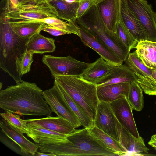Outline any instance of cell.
<instances>
[{
	"label": "cell",
	"instance_id": "obj_1",
	"mask_svg": "<svg viewBox=\"0 0 156 156\" xmlns=\"http://www.w3.org/2000/svg\"><path fill=\"white\" fill-rule=\"evenodd\" d=\"M35 83L23 80L0 91V107L21 115H51L52 112Z\"/></svg>",
	"mask_w": 156,
	"mask_h": 156
},
{
	"label": "cell",
	"instance_id": "obj_2",
	"mask_svg": "<svg viewBox=\"0 0 156 156\" xmlns=\"http://www.w3.org/2000/svg\"><path fill=\"white\" fill-rule=\"evenodd\" d=\"M67 140L53 144H38L42 152L52 153L57 156H119L108 147L89 131L88 128L76 130L67 135Z\"/></svg>",
	"mask_w": 156,
	"mask_h": 156
},
{
	"label": "cell",
	"instance_id": "obj_3",
	"mask_svg": "<svg viewBox=\"0 0 156 156\" xmlns=\"http://www.w3.org/2000/svg\"><path fill=\"white\" fill-rule=\"evenodd\" d=\"M29 40L19 37L6 20L0 19V67L16 83L23 81L20 63Z\"/></svg>",
	"mask_w": 156,
	"mask_h": 156
},
{
	"label": "cell",
	"instance_id": "obj_4",
	"mask_svg": "<svg viewBox=\"0 0 156 156\" xmlns=\"http://www.w3.org/2000/svg\"><path fill=\"white\" fill-rule=\"evenodd\" d=\"M76 22L111 49L123 62L126 60L130 51L115 33L109 30L105 24L96 4L77 19Z\"/></svg>",
	"mask_w": 156,
	"mask_h": 156
},
{
	"label": "cell",
	"instance_id": "obj_5",
	"mask_svg": "<svg viewBox=\"0 0 156 156\" xmlns=\"http://www.w3.org/2000/svg\"><path fill=\"white\" fill-rule=\"evenodd\" d=\"M54 78L93 122L99 102L96 85L85 80L81 76H58Z\"/></svg>",
	"mask_w": 156,
	"mask_h": 156
},
{
	"label": "cell",
	"instance_id": "obj_6",
	"mask_svg": "<svg viewBox=\"0 0 156 156\" xmlns=\"http://www.w3.org/2000/svg\"><path fill=\"white\" fill-rule=\"evenodd\" d=\"M5 5L2 8L0 18L9 23L38 20L58 16L55 8L48 0H34L20 4L16 8H10L8 0H6Z\"/></svg>",
	"mask_w": 156,
	"mask_h": 156
},
{
	"label": "cell",
	"instance_id": "obj_7",
	"mask_svg": "<svg viewBox=\"0 0 156 156\" xmlns=\"http://www.w3.org/2000/svg\"><path fill=\"white\" fill-rule=\"evenodd\" d=\"M42 60L54 78L62 75L81 76L90 64L78 60L70 56L56 57L44 55Z\"/></svg>",
	"mask_w": 156,
	"mask_h": 156
},
{
	"label": "cell",
	"instance_id": "obj_8",
	"mask_svg": "<svg viewBox=\"0 0 156 156\" xmlns=\"http://www.w3.org/2000/svg\"><path fill=\"white\" fill-rule=\"evenodd\" d=\"M42 94L52 112L72 123L76 128L82 126L78 118L72 110L54 81L52 87L43 91Z\"/></svg>",
	"mask_w": 156,
	"mask_h": 156
},
{
	"label": "cell",
	"instance_id": "obj_9",
	"mask_svg": "<svg viewBox=\"0 0 156 156\" xmlns=\"http://www.w3.org/2000/svg\"><path fill=\"white\" fill-rule=\"evenodd\" d=\"M125 64L133 73L144 93L156 96V80L152 76V70L144 64L135 51L129 53Z\"/></svg>",
	"mask_w": 156,
	"mask_h": 156
},
{
	"label": "cell",
	"instance_id": "obj_10",
	"mask_svg": "<svg viewBox=\"0 0 156 156\" xmlns=\"http://www.w3.org/2000/svg\"><path fill=\"white\" fill-rule=\"evenodd\" d=\"M145 29L148 41L156 42L154 12L147 0H124Z\"/></svg>",
	"mask_w": 156,
	"mask_h": 156
},
{
	"label": "cell",
	"instance_id": "obj_11",
	"mask_svg": "<svg viewBox=\"0 0 156 156\" xmlns=\"http://www.w3.org/2000/svg\"><path fill=\"white\" fill-rule=\"evenodd\" d=\"M118 121L109 103L99 101L94 125L119 142Z\"/></svg>",
	"mask_w": 156,
	"mask_h": 156
},
{
	"label": "cell",
	"instance_id": "obj_12",
	"mask_svg": "<svg viewBox=\"0 0 156 156\" xmlns=\"http://www.w3.org/2000/svg\"><path fill=\"white\" fill-rule=\"evenodd\" d=\"M119 122L135 137H140L132 112L133 109L125 97L108 102Z\"/></svg>",
	"mask_w": 156,
	"mask_h": 156
},
{
	"label": "cell",
	"instance_id": "obj_13",
	"mask_svg": "<svg viewBox=\"0 0 156 156\" xmlns=\"http://www.w3.org/2000/svg\"><path fill=\"white\" fill-rule=\"evenodd\" d=\"M78 25L81 35L80 38L85 46L93 49L103 59L112 65L118 66L123 64V62L111 49L82 27Z\"/></svg>",
	"mask_w": 156,
	"mask_h": 156
},
{
	"label": "cell",
	"instance_id": "obj_14",
	"mask_svg": "<svg viewBox=\"0 0 156 156\" xmlns=\"http://www.w3.org/2000/svg\"><path fill=\"white\" fill-rule=\"evenodd\" d=\"M28 126L40 127L60 133L68 135L75 130V126L66 119L59 116L23 120Z\"/></svg>",
	"mask_w": 156,
	"mask_h": 156
},
{
	"label": "cell",
	"instance_id": "obj_15",
	"mask_svg": "<svg viewBox=\"0 0 156 156\" xmlns=\"http://www.w3.org/2000/svg\"><path fill=\"white\" fill-rule=\"evenodd\" d=\"M117 129L119 142L126 150L128 155L144 156L148 153L149 149L145 145L142 137H135L118 121Z\"/></svg>",
	"mask_w": 156,
	"mask_h": 156
},
{
	"label": "cell",
	"instance_id": "obj_16",
	"mask_svg": "<svg viewBox=\"0 0 156 156\" xmlns=\"http://www.w3.org/2000/svg\"><path fill=\"white\" fill-rule=\"evenodd\" d=\"M96 5L105 24L115 33L117 23L121 18V0H105Z\"/></svg>",
	"mask_w": 156,
	"mask_h": 156
},
{
	"label": "cell",
	"instance_id": "obj_17",
	"mask_svg": "<svg viewBox=\"0 0 156 156\" xmlns=\"http://www.w3.org/2000/svg\"><path fill=\"white\" fill-rule=\"evenodd\" d=\"M121 13L124 24L137 42L147 40L145 29L124 0H121Z\"/></svg>",
	"mask_w": 156,
	"mask_h": 156
},
{
	"label": "cell",
	"instance_id": "obj_18",
	"mask_svg": "<svg viewBox=\"0 0 156 156\" xmlns=\"http://www.w3.org/2000/svg\"><path fill=\"white\" fill-rule=\"evenodd\" d=\"M2 132L20 147V151L26 155H35L38 149V144L34 143L15 130L4 119L0 122Z\"/></svg>",
	"mask_w": 156,
	"mask_h": 156
},
{
	"label": "cell",
	"instance_id": "obj_19",
	"mask_svg": "<svg viewBox=\"0 0 156 156\" xmlns=\"http://www.w3.org/2000/svg\"><path fill=\"white\" fill-rule=\"evenodd\" d=\"M130 83L112 84L97 87L99 101L109 102L124 97L127 98Z\"/></svg>",
	"mask_w": 156,
	"mask_h": 156
},
{
	"label": "cell",
	"instance_id": "obj_20",
	"mask_svg": "<svg viewBox=\"0 0 156 156\" xmlns=\"http://www.w3.org/2000/svg\"><path fill=\"white\" fill-rule=\"evenodd\" d=\"M28 126L29 132L27 134V136L38 144L62 143L67 140V135L40 127Z\"/></svg>",
	"mask_w": 156,
	"mask_h": 156
},
{
	"label": "cell",
	"instance_id": "obj_21",
	"mask_svg": "<svg viewBox=\"0 0 156 156\" xmlns=\"http://www.w3.org/2000/svg\"><path fill=\"white\" fill-rule=\"evenodd\" d=\"M115 66L110 64L100 57L90 63L81 76L85 80L96 84L112 71Z\"/></svg>",
	"mask_w": 156,
	"mask_h": 156
},
{
	"label": "cell",
	"instance_id": "obj_22",
	"mask_svg": "<svg viewBox=\"0 0 156 156\" xmlns=\"http://www.w3.org/2000/svg\"><path fill=\"white\" fill-rule=\"evenodd\" d=\"M136 80L135 75L125 64L115 66L112 71L97 84V87L124 83H131Z\"/></svg>",
	"mask_w": 156,
	"mask_h": 156
},
{
	"label": "cell",
	"instance_id": "obj_23",
	"mask_svg": "<svg viewBox=\"0 0 156 156\" xmlns=\"http://www.w3.org/2000/svg\"><path fill=\"white\" fill-rule=\"evenodd\" d=\"M134 51L144 64L152 69H156V42L148 40L137 43Z\"/></svg>",
	"mask_w": 156,
	"mask_h": 156
},
{
	"label": "cell",
	"instance_id": "obj_24",
	"mask_svg": "<svg viewBox=\"0 0 156 156\" xmlns=\"http://www.w3.org/2000/svg\"><path fill=\"white\" fill-rule=\"evenodd\" d=\"M9 23L13 31L19 37L28 40L35 34L40 33L45 23L38 20Z\"/></svg>",
	"mask_w": 156,
	"mask_h": 156
},
{
	"label": "cell",
	"instance_id": "obj_25",
	"mask_svg": "<svg viewBox=\"0 0 156 156\" xmlns=\"http://www.w3.org/2000/svg\"><path fill=\"white\" fill-rule=\"evenodd\" d=\"M55 42L53 39L45 37L38 33L34 35L27 42V51L33 54L52 53L56 48Z\"/></svg>",
	"mask_w": 156,
	"mask_h": 156
},
{
	"label": "cell",
	"instance_id": "obj_26",
	"mask_svg": "<svg viewBox=\"0 0 156 156\" xmlns=\"http://www.w3.org/2000/svg\"><path fill=\"white\" fill-rule=\"evenodd\" d=\"M48 0L56 10L58 13L57 18L68 22H76L79 1L69 3L63 0Z\"/></svg>",
	"mask_w": 156,
	"mask_h": 156
},
{
	"label": "cell",
	"instance_id": "obj_27",
	"mask_svg": "<svg viewBox=\"0 0 156 156\" xmlns=\"http://www.w3.org/2000/svg\"><path fill=\"white\" fill-rule=\"evenodd\" d=\"M88 128L93 135L102 142L108 147L117 153L119 156L128 155L126 149L114 138L94 125Z\"/></svg>",
	"mask_w": 156,
	"mask_h": 156
},
{
	"label": "cell",
	"instance_id": "obj_28",
	"mask_svg": "<svg viewBox=\"0 0 156 156\" xmlns=\"http://www.w3.org/2000/svg\"><path fill=\"white\" fill-rule=\"evenodd\" d=\"M58 88L69 105L77 116L84 128H89L94 125L93 122L84 110L75 102L56 81Z\"/></svg>",
	"mask_w": 156,
	"mask_h": 156
},
{
	"label": "cell",
	"instance_id": "obj_29",
	"mask_svg": "<svg viewBox=\"0 0 156 156\" xmlns=\"http://www.w3.org/2000/svg\"><path fill=\"white\" fill-rule=\"evenodd\" d=\"M38 20L64 31L67 34H73L81 37L79 28L76 22L69 21L67 23L56 17H48Z\"/></svg>",
	"mask_w": 156,
	"mask_h": 156
},
{
	"label": "cell",
	"instance_id": "obj_30",
	"mask_svg": "<svg viewBox=\"0 0 156 156\" xmlns=\"http://www.w3.org/2000/svg\"><path fill=\"white\" fill-rule=\"evenodd\" d=\"M143 90L135 80L130 83L127 100L133 110L140 111L144 106Z\"/></svg>",
	"mask_w": 156,
	"mask_h": 156
},
{
	"label": "cell",
	"instance_id": "obj_31",
	"mask_svg": "<svg viewBox=\"0 0 156 156\" xmlns=\"http://www.w3.org/2000/svg\"><path fill=\"white\" fill-rule=\"evenodd\" d=\"M0 115L16 131L23 134L28 133V126L24 120L21 118L20 115L7 111L0 113Z\"/></svg>",
	"mask_w": 156,
	"mask_h": 156
},
{
	"label": "cell",
	"instance_id": "obj_32",
	"mask_svg": "<svg viewBox=\"0 0 156 156\" xmlns=\"http://www.w3.org/2000/svg\"><path fill=\"white\" fill-rule=\"evenodd\" d=\"M115 33L130 51L135 48L138 42L125 25L122 18L117 23Z\"/></svg>",
	"mask_w": 156,
	"mask_h": 156
},
{
	"label": "cell",
	"instance_id": "obj_33",
	"mask_svg": "<svg viewBox=\"0 0 156 156\" xmlns=\"http://www.w3.org/2000/svg\"><path fill=\"white\" fill-rule=\"evenodd\" d=\"M33 53L30 51H26L23 54L21 62L20 68L22 76L29 72L31 64L33 61Z\"/></svg>",
	"mask_w": 156,
	"mask_h": 156
},
{
	"label": "cell",
	"instance_id": "obj_34",
	"mask_svg": "<svg viewBox=\"0 0 156 156\" xmlns=\"http://www.w3.org/2000/svg\"><path fill=\"white\" fill-rule=\"evenodd\" d=\"M97 4L96 0H81L79 1V6L76 14L77 19L81 17L88 10Z\"/></svg>",
	"mask_w": 156,
	"mask_h": 156
},
{
	"label": "cell",
	"instance_id": "obj_35",
	"mask_svg": "<svg viewBox=\"0 0 156 156\" xmlns=\"http://www.w3.org/2000/svg\"><path fill=\"white\" fill-rule=\"evenodd\" d=\"M42 30L47 32L51 35L55 36L67 34L64 31L58 29L46 23L44 25Z\"/></svg>",
	"mask_w": 156,
	"mask_h": 156
},
{
	"label": "cell",
	"instance_id": "obj_36",
	"mask_svg": "<svg viewBox=\"0 0 156 156\" xmlns=\"http://www.w3.org/2000/svg\"><path fill=\"white\" fill-rule=\"evenodd\" d=\"M148 144L156 150V134H154L151 136Z\"/></svg>",
	"mask_w": 156,
	"mask_h": 156
},
{
	"label": "cell",
	"instance_id": "obj_37",
	"mask_svg": "<svg viewBox=\"0 0 156 156\" xmlns=\"http://www.w3.org/2000/svg\"><path fill=\"white\" fill-rule=\"evenodd\" d=\"M9 6L11 8H16L20 4L18 0H8Z\"/></svg>",
	"mask_w": 156,
	"mask_h": 156
},
{
	"label": "cell",
	"instance_id": "obj_38",
	"mask_svg": "<svg viewBox=\"0 0 156 156\" xmlns=\"http://www.w3.org/2000/svg\"><path fill=\"white\" fill-rule=\"evenodd\" d=\"M35 154V155L38 156H56L55 155L51 153H44V152H37Z\"/></svg>",
	"mask_w": 156,
	"mask_h": 156
},
{
	"label": "cell",
	"instance_id": "obj_39",
	"mask_svg": "<svg viewBox=\"0 0 156 156\" xmlns=\"http://www.w3.org/2000/svg\"><path fill=\"white\" fill-rule=\"evenodd\" d=\"M20 4H24L33 1L34 0H18Z\"/></svg>",
	"mask_w": 156,
	"mask_h": 156
},
{
	"label": "cell",
	"instance_id": "obj_40",
	"mask_svg": "<svg viewBox=\"0 0 156 156\" xmlns=\"http://www.w3.org/2000/svg\"><path fill=\"white\" fill-rule=\"evenodd\" d=\"M152 76L156 80V69H152Z\"/></svg>",
	"mask_w": 156,
	"mask_h": 156
},
{
	"label": "cell",
	"instance_id": "obj_41",
	"mask_svg": "<svg viewBox=\"0 0 156 156\" xmlns=\"http://www.w3.org/2000/svg\"><path fill=\"white\" fill-rule=\"evenodd\" d=\"M64 1L69 3H73L74 2H77L76 0H63Z\"/></svg>",
	"mask_w": 156,
	"mask_h": 156
},
{
	"label": "cell",
	"instance_id": "obj_42",
	"mask_svg": "<svg viewBox=\"0 0 156 156\" xmlns=\"http://www.w3.org/2000/svg\"><path fill=\"white\" fill-rule=\"evenodd\" d=\"M154 20L155 21V23L156 24V11L155 12H154Z\"/></svg>",
	"mask_w": 156,
	"mask_h": 156
},
{
	"label": "cell",
	"instance_id": "obj_43",
	"mask_svg": "<svg viewBox=\"0 0 156 156\" xmlns=\"http://www.w3.org/2000/svg\"><path fill=\"white\" fill-rule=\"evenodd\" d=\"M104 0H96L97 2V4H98L102 1H103Z\"/></svg>",
	"mask_w": 156,
	"mask_h": 156
},
{
	"label": "cell",
	"instance_id": "obj_44",
	"mask_svg": "<svg viewBox=\"0 0 156 156\" xmlns=\"http://www.w3.org/2000/svg\"><path fill=\"white\" fill-rule=\"evenodd\" d=\"M2 83L1 82V83H0V90H1V88H2Z\"/></svg>",
	"mask_w": 156,
	"mask_h": 156
},
{
	"label": "cell",
	"instance_id": "obj_45",
	"mask_svg": "<svg viewBox=\"0 0 156 156\" xmlns=\"http://www.w3.org/2000/svg\"><path fill=\"white\" fill-rule=\"evenodd\" d=\"M80 0H76V1H80Z\"/></svg>",
	"mask_w": 156,
	"mask_h": 156
}]
</instances>
